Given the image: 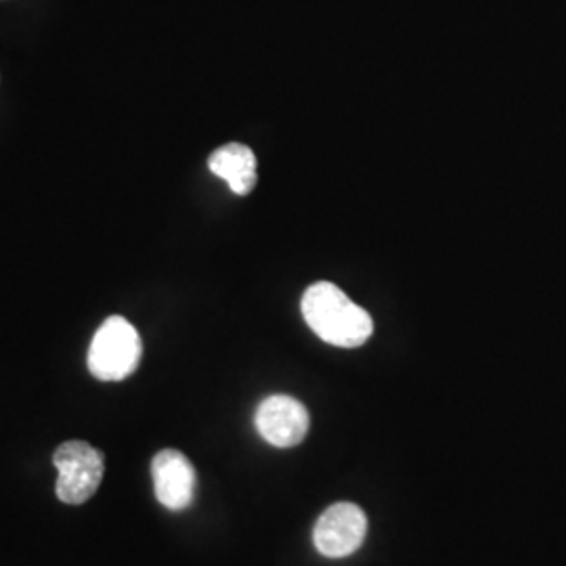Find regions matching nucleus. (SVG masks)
<instances>
[{"label": "nucleus", "mask_w": 566, "mask_h": 566, "mask_svg": "<svg viewBox=\"0 0 566 566\" xmlns=\"http://www.w3.org/2000/svg\"><path fill=\"white\" fill-rule=\"evenodd\" d=\"M301 308L308 327L332 346L357 348L374 334L371 315L334 283H313L303 294Z\"/></svg>", "instance_id": "f257e3e1"}, {"label": "nucleus", "mask_w": 566, "mask_h": 566, "mask_svg": "<svg viewBox=\"0 0 566 566\" xmlns=\"http://www.w3.org/2000/svg\"><path fill=\"white\" fill-rule=\"evenodd\" d=\"M143 343L135 325L120 315L107 317L88 348V371L102 382H120L139 367Z\"/></svg>", "instance_id": "f03ea898"}, {"label": "nucleus", "mask_w": 566, "mask_h": 566, "mask_svg": "<svg viewBox=\"0 0 566 566\" xmlns=\"http://www.w3.org/2000/svg\"><path fill=\"white\" fill-rule=\"evenodd\" d=\"M53 464L60 472L55 493L67 506L86 504L102 485L103 453L84 441H67L57 447Z\"/></svg>", "instance_id": "7ed1b4c3"}, {"label": "nucleus", "mask_w": 566, "mask_h": 566, "mask_svg": "<svg viewBox=\"0 0 566 566\" xmlns=\"http://www.w3.org/2000/svg\"><path fill=\"white\" fill-rule=\"evenodd\" d=\"M365 533L367 518L364 510L355 504L340 502L327 507L319 516L313 531V542L317 552L327 558H346L361 547Z\"/></svg>", "instance_id": "20e7f679"}, {"label": "nucleus", "mask_w": 566, "mask_h": 566, "mask_svg": "<svg viewBox=\"0 0 566 566\" xmlns=\"http://www.w3.org/2000/svg\"><path fill=\"white\" fill-rule=\"evenodd\" d=\"M254 424L269 446L290 449L301 446L308 434V411L287 395H271L259 405Z\"/></svg>", "instance_id": "39448f33"}, {"label": "nucleus", "mask_w": 566, "mask_h": 566, "mask_svg": "<svg viewBox=\"0 0 566 566\" xmlns=\"http://www.w3.org/2000/svg\"><path fill=\"white\" fill-rule=\"evenodd\" d=\"M154 491L164 507L181 512L191 506L196 495V470L177 449H163L151 462Z\"/></svg>", "instance_id": "423d86ee"}, {"label": "nucleus", "mask_w": 566, "mask_h": 566, "mask_svg": "<svg viewBox=\"0 0 566 566\" xmlns=\"http://www.w3.org/2000/svg\"><path fill=\"white\" fill-rule=\"evenodd\" d=\"M208 168L212 170V175L223 179L238 196H248L259 181L256 156L243 143H227L219 147L208 158Z\"/></svg>", "instance_id": "0eeeda50"}]
</instances>
